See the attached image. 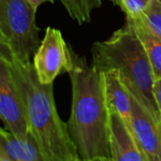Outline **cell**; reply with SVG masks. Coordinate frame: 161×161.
Masks as SVG:
<instances>
[{"mask_svg":"<svg viewBox=\"0 0 161 161\" xmlns=\"http://www.w3.org/2000/svg\"><path fill=\"white\" fill-rule=\"evenodd\" d=\"M0 161H12V160L8 157V155L5 153V152L3 151L1 145H0Z\"/></svg>","mask_w":161,"mask_h":161,"instance_id":"cell-17","label":"cell"},{"mask_svg":"<svg viewBox=\"0 0 161 161\" xmlns=\"http://www.w3.org/2000/svg\"><path fill=\"white\" fill-rule=\"evenodd\" d=\"M73 67L68 72L72 103L66 122L68 134L82 161L111 159L110 111L103 73L71 48Z\"/></svg>","mask_w":161,"mask_h":161,"instance_id":"cell-1","label":"cell"},{"mask_svg":"<svg viewBox=\"0 0 161 161\" xmlns=\"http://www.w3.org/2000/svg\"><path fill=\"white\" fill-rule=\"evenodd\" d=\"M110 111V149L113 161H148L130 126L116 112Z\"/></svg>","mask_w":161,"mask_h":161,"instance_id":"cell-8","label":"cell"},{"mask_svg":"<svg viewBox=\"0 0 161 161\" xmlns=\"http://www.w3.org/2000/svg\"><path fill=\"white\" fill-rule=\"evenodd\" d=\"M127 17H137L149 6L151 0H112Z\"/></svg>","mask_w":161,"mask_h":161,"instance_id":"cell-14","label":"cell"},{"mask_svg":"<svg viewBox=\"0 0 161 161\" xmlns=\"http://www.w3.org/2000/svg\"><path fill=\"white\" fill-rule=\"evenodd\" d=\"M140 17L148 29L161 40V0H151Z\"/></svg>","mask_w":161,"mask_h":161,"instance_id":"cell-13","label":"cell"},{"mask_svg":"<svg viewBox=\"0 0 161 161\" xmlns=\"http://www.w3.org/2000/svg\"><path fill=\"white\" fill-rule=\"evenodd\" d=\"M69 16L80 25L90 22L91 14L102 6V0H60Z\"/></svg>","mask_w":161,"mask_h":161,"instance_id":"cell-12","label":"cell"},{"mask_svg":"<svg viewBox=\"0 0 161 161\" xmlns=\"http://www.w3.org/2000/svg\"><path fill=\"white\" fill-rule=\"evenodd\" d=\"M0 145L12 161H45L31 133L15 136L0 127Z\"/></svg>","mask_w":161,"mask_h":161,"instance_id":"cell-10","label":"cell"},{"mask_svg":"<svg viewBox=\"0 0 161 161\" xmlns=\"http://www.w3.org/2000/svg\"><path fill=\"white\" fill-rule=\"evenodd\" d=\"M158 127H159V130H160V133H161V121L158 122Z\"/></svg>","mask_w":161,"mask_h":161,"instance_id":"cell-18","label":"cell"},{"mask_svg":"<svg viewBox=\"0 0 161 161\" xmlns=\"http://www.w3.org/2000/svg\"><path fill=\"white\" fill-rule=\"evenodd\" d=\"M92 65L101 72L116 69L130 94L157 121H161L154 95V75L142 42L126 20L108 39L92 46Z\"/></svg>","mask_w":161,"mask_h":161,"instance_id":"cell-3","label":"cell"},{"mask_svg":"<svg viewBox=\"0 0 161 161\" xmlns=\"http://www.w3.org/2000/svg\"><path fill=\"white\" fill-rule=\"evenodd\" d=\"M11 63L30 133L45 161H82L66 123L57 112L53 84L39 82L32 63L23 64L12 57Z\"/></svg>","mask_w":161,"mask_h":161,"instance_id":"cell-2","label":"cell"},{"mask_svg":"<svg viewBox=\"0 0 161 161\" xmlns=\"http://www.w3.org/2000/svg\"><path fill=\"white\" fill-rule=\"evenodd\" d=\"M153 95L161 114V79H155L153 83Z\"/></svg>","mask_w":161,"mask_h":161,"instance_id":"cell-15","label":"cell"},{"mask_svg":"<svg viewBox=\"0 0 161 161\" xmlns=\"http://www.w3.org/2000/svg\"><path fill=\"white\" fill-rule=\"evenodd\" d=\"M0 120L15 136L30 133L23 102L14 76L11 55L0 44Z\"/></svg>","mask_w":161,"mask_h":161,"instance_id":"cell-5","label":"cell"},{"mask_svg":"<svg viewBox=\"0 0 161 161\" xmlns=\"http://www.w3.org/2000/svg\"><path fill=\"white\" fill-rule=\"evenodd\" d=\"M104 161H113L112 159H108V160H104Z\"/></svg>","mask_w":161,"mask_h":161,"instance_id":"cell-19","label":"cell"},{"mask_svg":"<svg viewBox=\"0 0 161 161\" xmlns=\"http://www.w3.org/2000/svg\"><path fill=\"white\" fill-rule=\"evenodd\" d=\"M102 73L109 110L118 113L130 126L132 113V99L130 92L124 86L118 70L112 69Z\"/></svg>","mask_w":161,"mask_h":161,"instance_id":"cell-9","label":"cell"},{"mask_svg":"<svg viewBox=\"0 0 161 161\" xmlns=\"http://www.w3.org/2000/svg\"><path fill=\"white\" fill-rule=\"evenodd\" d=\"M137 36L142 42L149 57L154 79H161V40L158 39L145 25L140 15L137 17H127Z\"/></svg>","mask_w":161,"mask_h":161,"instance_id":"cell-11","label":"cell"},{"mask_svg":"<svg viewBox=\"0 0 161 161\" xmlns=\"http://www.w3.org/2000/svg\"><path fill=\"white\" fill-rule=\"evenodd\" d=\"M71 47L64 40L62 32L47 27L41 44L33 55L32 65L39 82L51 85L63 73H68L73 67Z\"/></svg>","mask_w":161,"mask_h":161,"instance_id":"cell-6","label":"cell"},{"mask_svg":"<svg viewBox=\"0 0 161 161\" xmlns=\"http://www.w3.org/2000/svg\"><path fill=\"white\" fill-rule=\"evenodd\" d=\"M36 12L27 0H0V44L23 64L31 63L41 44Z\"/></svg>","mask_w":161,"mask_h":161,"instance_id":"cell-4","label":"cell"},{"mask_svg":"<svg viewBox=\"0 0 161 161\" xmlns=\"http://www.w3.org/2000/svg\"><path fill=\"white\" fill-rule=\"evenodd\" d=\"M27 1L29 2V4L35 10L37 11V9L44 3L46 2H50V3H53L54 0H27Z\"/></svg>","mask_w":161,"mask_h":161,"instance_id":"cell-16","label":"cell"},{"mask_svg":"<svg viewBox=\"0 0 161 161\" xmlns=\"http://www.w3.org/2000/svg\"><path fill=\"white\" fill-rule=\"evenodd\" d=\"M130 128L148 161H161V133L157 121L132 95Z\"/></svg>","mask_w":161,"mask_h":161,"instance_id":"cell-7","label":"cell"}]
</instances>
